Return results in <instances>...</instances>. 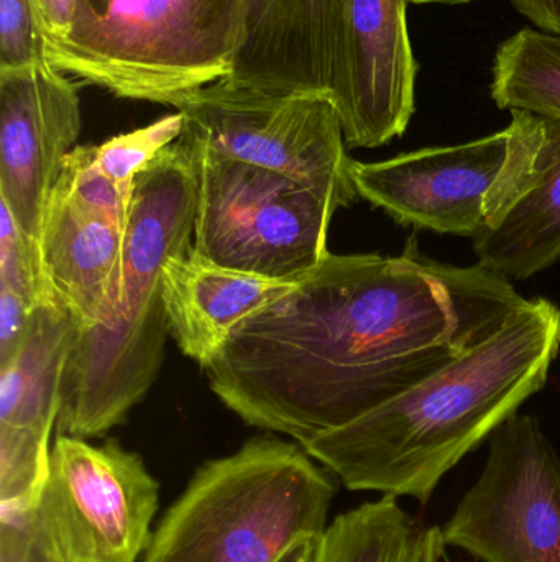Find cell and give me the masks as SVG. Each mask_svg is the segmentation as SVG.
I'll list each match as a JSON object with an SVG mask.
<instances>
[{"instance_id":"obj_1","label":"cell","mask_w":560,"mask_h":562,"mask_svg":"<svg viewBox=\"0 0 560 562\" xmlns=\"http://www.w3.org/2000/svg\"><path fill=\"white\" fill-rule=\"evenodd\" d=\"M523 303L500 273L439 262L411 236L397 257L329 254L203 370L243 423L302 446L439 372Z\"/></svg>"},{"instance_id":"obj_2","label":"cell","mask_w":560,"mask_h":562,"mask_svg":"<svg viewBox=\"0 0 560 562\" xmlns=\"http://www.w3.org/2000/svg\"><path fill=\"white\" fill-rule=\"evenodd\" d=\"M559 352L560 307L525 300L439 372L302 448L348 491L427 504L447 472L545 389Z\"/></svg>"},{"instance_id":"obj_3","label":"cell","mask_w":560,"mask_h":562,"mask_svg":"<svg viewBox=\"0 0 560 562\" xmlns=\"http://www.w3.org/2000/svg\"><path fill=\"white\" fill-rule=\"evenodd\" d=\"M196 198L194 161L178 140L135 178L121 276L99 323L76 330L58 435L102 438L157 382L170 334L161 272L193 249Z\"/></svg>"},{"instance_id":"obj_4","label":"cell","mask_w":560,"mask_h":562,"mask_svg":"<svg viewBox=\"0 0 560 562\" xmlns=\"http://www.w3.org/2000/svg\"><path fill=\"white\" fill-rule=\"evenodd\" d=\"M335 494L334 475L299 442L256 436L196 469L144 562H278L324 535Z\"/></svg>"},{"instance_id":"obj_5","label":"cell","mask_w":560,"mask_h":562,"mask_svg":"<svg viewBox=\"0 0 560 562\" xmlns=\"http://www.w3.org/2000/svg\"><path fill=\"white\" fill-rule=\"evenodd\" d=\"M245 19L247 0H78L46 61L117 98L174 108L232 75Z\"/></svg>"},{"instance_id":"obj_6","label":"cell","mask_w":560,"mask_h":562,"mask_svg":"<svg viewBox=\"0 0 560 562\" xmlns=\"http://www.w3.org/2000/svg\"><path fill=\"white\" fill-rule=\"evenodd\" d=\"M186 150L197 181L196 256L289 283L328 259L329 227L341 210L332 198L278 171Z\"/></svg>"},{"instance_id":"obj_7","label":"cell","mask_w":560,"mask_h":562,"mask_svg":"<svg viewBox=\"0 0 560 562\" xmlns=\"http://www.w3.org/2000/svg\"><path fill=\"white\" fill-rule=\"evenodd\" d=\"M190 150L288 175L348 207L358 198L331 95L266 91L224 78L176 102Z\"/></svg>"},{"instance_id":"obj_8","label":"cell","mask_w":560,"mask_h":562,"mask_svg":"<svg viewBox=\"0 0 560 562\" xmlns=\"http://www.w3.org/2000/svg\"><path fill=\"white\" fill-rule=\"evenodd\" d=\"M160 484L117 439L58 435L30 525L53 562H137L150 544Z\"/></svg>"},{"instance_id":"obj_9","label":"cell","mask_w":560,"mask_h":562,"mask_svg":"<svg viewBox=\"0 0 560 562\" xmlns=\"http://www.w3.org/2000/svg\"><path fill=\"white\" fill-rule=\"evenodd\" d=\"M447 547L482 562H560V458L535 416L513 415L443 528Z\"/></svg>"},{"instance_id":"obj_10","label":"cell","mask_w":560,"mask_h":562,"mask_svg":"<svg viewBox=\"0 0 560 562\" xmlns=\"http://www.w3.org/2000/svg\"><path fill=\"white\" fill-rule=\"evenodd\" d=\"M512 155V131L377 164L352 161L358 198L416 231L477 237L492 221Z\"/></svg>"},{"instance_id":"obj_11","label":"cell","mask_w":560,"mask_h":562,"mask_svg":"<svg viewBox=\"0 0 560 562\" xmlns=\"http://www.w3.org/2000/svg\"><path fill=\"white\" fill-rule=\"evenodd\" d=\"M407 5L408 0H335L329 95L347 147L387 145L413 117L418 63Z\"/></svg>"},{"instance_id":"obj_12","label":"cell","mask_w":560,"mask_h":562,"mask_svg":"<svg viewBox=\"0 0 560 562\" xmlns=\"http://www.w3.org/2000/svg\"><path fill=\"white\" fill-rule=\"evenodd\" d=\"M81 128L78 86L65 72L48 61L0 71V201L35 243Z\"/></svg>"},{"instance_id":"obj_13","label":"cell","mask_w":560,"mask_h":562,"mask_svg":"<svg viewBox=\"0 0 560 562\" xmlns=\"http://www.w3.org/2000/svg\"><path fill=\"white\" fill-rule=\"evenodd\" d=\"M512 155L489 226L473 237L480 266L528 280L560 260V121L512 111Z\"/></svg>"},{"instance_id":"obj_14","label":"cell","mask_w":560,"mask_h":562,"mask_svg":"<svg viewBox=\"0 0 560 562\" xmlns=\"http://www.w3.org/2000/svg\"><path fill=\"white\" fill-rule=\"evenodd\" d=\"M335 0H247L245 36L230 81L329 94Z\"/></svg>"},{"instance_id":"obj_15","label":"cell","mask_w":560,"mask_h":562,"mask_svg":"<svg viewBox=\"0 0 560 562\" xmlns=\"http://www.w3.org/2000/svg\"><path fill=\"white\" fill-rule=\"evenodd\" d=\"M168 327L184 356L206 367L247 317L292 291L296 283L207 262L193 249L161 272Z\"/></svg>"},{"instance_id":"obj_16","label":"cell","mask_w":560,"mask_h":562,"mask_svg":"<svg viewBox=\"0 0 560 562\" xmlns=\"http://www.w3.org/2000/svg\"><path fill=\"white\" fill-rule=\"evenodd\" d=\"M125 233L53 188L39 233L43 272L79 329L99 323L121 276Z\"/></svg>"},{"instance_id":"obj_17","label":"cell","mask_w":560,"mask_h":562,"mask_svg":"<svg viewBox=\"0 0 560 562\" xmlns=\"http://www.w3.org/2000/svg\"><path fill=\"white\" fill-rule=\"evenodd\" d=\"M76 330L65 304L36 307L19 349L0 363V425L52 435Z\"/></svg>"},{"instance_id":"obj_18","label":"cell","mask_w":560,"mask_h":562,"mask_svg":"<svg viewBox=\"0 0 560 562\" xmlns=\"http://www.w3.org/2000/svg\"><path fill=\"white\" fill-rule=\"evenodd\" d=\"M490 95L503 111L560 121V36L523 29L499 46Z\"/></svg>"},{"instance_id":"obj_19","label":"cell","mask_w":560,"mask_h":562,"mask_svg":"<svg viewBox=\"0 0 560 562\" xmlns=\"http://www.w3.org/2000/svg\"><path fill=\"white\" fill-rule=\"evenodd\" d=\"M55 187L81 210L127 231L134 187H122L105 175L95 145H79L69 151Z\"/></svg>"},{"instance_id":"obj_20","label":"cell","mask_w":560,"mask_h":562,"mask_svg":"<svg viewBox=\"0 0 560 562\" xmlns=\"http://www.w3.org/2000/svg\"><path fill=\"white\" fill-rule=\"evenodd\" d=\"M48 432L0 425V504L32 510L49 465Z\"/></svg>"},{"instance_id":"obj_21","label":"cell","mask_w":560,"mask_h":562,"mask_svg":"<svg viewBox=\"0 0 560 562\" xmlns=\"http://www.w3.org/2000/svg\"><path fill=\"white\" fill-rule=\"evenodd\" d=\"M0 288L12 291L33 310L61 303L43 272L38 243L23 233L3 201H0Z\"/></svg>"},{"instance_id":"obj_22","label":"cell","mask_w":560,"mask_h":562,"mask_svg":"<svg viewBox=\"0 0 560 562\" xmlns=\"http://www.w3.org/2000/svg\"><path fill=\"white\" fill-rule=\"evenodd\" d=\"M183 131L180 112L167 115L148 127L117 135L95 145V157L108 178L122 187H134L138 173L150 167L168 145L174 144Z\"/></svg>"},{"instance_id":"obj_23","label":"cell","mask_w":560,"mask_h":562,"mask_svg":"<svg viewBox=\"0 0 560 562\" xmlns=\"http://www.w3.org/2000/svg\"><path fill=\"white\" fill-rule=\"evenodd\" d=\"M46 63L45 38L32 0H0V71Z\"/></svg>"},{"instance_id":"obj_24","label":"cell","mask_w":560,"mask_h":562,"mask_svg":"<svg viewBox=\"0 0 560 562\" xmlns=\"http://www.w3.org/2000/svg\"><path fill=\"white\" fill-rule=\"evenodd\" d=\"M32 512L2 505L0 520V562H46L42 544L30 525Z\"/></svg>"},{"instance_id":"obj_25","label":"cell","mask_w":560,"mask_h":562,"mask_svg":"<svg viewBox=\"0 0 560 562\" xmlns=\"http://www.w3.org/2000/svg\"><path fill=\"white\" fill-rule=\"evenodd\" d=\"M36 19L46 43L59 42L68 35L75 20L78 0H32Z\"/></svg>"},{"instance_id":"obj_26","label":"cell","mask_w":560,"mask_h":562,"mask_svg":"<svg viewBox=\"0 0 560 562\" xmlns=\"http://www.w3.org/2000/svg\"><path fill=\"white\" fill-rule=\"evenodd\" d=\"M539 32L560 36V0H510Z\"/></svg>"},{"instance_id":"obj_27","label":"cell","mask_w":560,"mask_h":562,"mask_svg":"<svg viewBox=\"0 0 560 562\" xmlns=\"http://www.w3.org/2000/svg\"><path fill=\"white\" fill-rule=\"evenodd\" d=\"M319 540L321 538L301 541V543L293 547L278 562H316L318 560Z\"/></svg>"},{"instance_id":"obj_28","label":"cell","mask_w":560,"mask_h":562,"mask_svg":"<svg viewBox=\"0 0 560 562\" xmlns=\"http://www.w3.org/2000/svg\"><path fill=\"white\" fill-rule=\"evenodd\" d=\"M411 3H441V5H464V3L473 2V0H408Z\"/></svg>"},{"instance_id":"obj_29","label":"cell","mask_w":560,"mask_h":562,"mask_svg":"<svg viewBox=\"0 0 560 562\" xmlns=\"http://www.w3.org/2000/svg\"><path fill=\"white\" fill-rule=\"evenodd\" d=\"M449 562H466V561H453V560H450Z\"/></svg>"},{"instance_id":"obj_30","label":"cell","mask_w":560,"mask_h":562,"mask_svg":"<svg viewBox=\"0 0 560 562\" xmlns=\"http://www.w3.org/2000/svg\"><path fill=\"white\" fill-rule=\"evenodd\" d=\"M46 562H53L52 560H49V558H46Z\"/></svg>"}]
</instances>
